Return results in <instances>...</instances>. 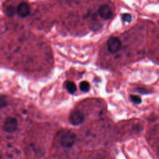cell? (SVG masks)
I'll use <instances>...</instances> for the list:
<instances>
[{"instance_id": "cell-9", "label": "cell", "mask_w": 159, "mask_h": 159, "mask_svg": "<svg viewBox=\"0 0 159 159\" xmlns=\"http://www.w3.org/2000/svg\"><path fill=\"white\" fill-rule=\"evenodd\" d=\"M16 9L14 6H9L6 9V14L7 16H8L9 17H12V16H14L15 13H16Z\"/></svg>"}, {"instance_id": "cell-10", "label": "cell", "mask_w": 159, "mask_h": 159, "mask_svg": "<svg viewBox=\"0 0 159 159\" xmlns=\"http://www.w3.org/2000/svg\"><path fill=\"white\" fill-rule=\"evenodd\" d=\"M130 98L133 102L137 105H139L142 102L141 98L139 96H137V95H131Z\"/></svg>"}, {"instance_id": "cell-4", "label": "cell", "mask_w": 159, "mask_h": 159, "mask_svg": "<svg viewBox=\"0 0 159 159\" xmlns=\"http://www.w3.org/2000/svg\"><path fill=\"white\" fill-rule=\"evenodd\" d=\"M83 114L79 110L73 111L69 116V121L74 125H78L84 121Z\"/></svg>"}, {"instance_id": "cell-1", "label": "cell", "mask_w": 159, "mask_h": 159, "mask_svg": "<svg viewBox=\"0 0 159 159\" xmlns=\"http://www.w3.org/2000/svg\"><path fill=\"white\" fill-rule=\"evenodd\" d=\"M76 140V134L72 131H67L62 136L60 139V143L63 147L70 148L75 144Z\"/></svg>"}, {"instance_id": "cell-8", "label": "cell", "mask_w": 159, "mask_h": 159, "mask_svg": "<svg viewBox=\"0 0 159 159\" xmlns=\"http://www.w3.org/2000/svg\"><path fill=\"white\" fill-rule=\"evenodd\" d=\"M80 89L83 92H88L90 89V85L86 81H83L80 83Z\"/></svg>"}, {"instance_id": "cell-12", "label": "cell", "mask_w": 159, "mask_h": 159, "mask_svg": "<svg viewBox=\"0 0 159 159\" xmlns=\"http://www.w3.org/2000/svg\"><path fill=\"white\" fill-rule=\"evenodd\" d=\"M7 101L4 97H0V108H5L7 106Z\"/></svg>"}, {"instance_id": "cell-7", "label": "cell", "mask_w": 159, "mask_h": 159, "mask_svg": "<svg viewBox=\"0 0 159 159\" xmlns=\"http://www.w3.org/2000/svg\"><path fill=\"white\" fill-rule=\"evenodd\" d=\"M66 88L67 89V91H69V93H70L72 94H74L77 91V89L75 83L72 81H69L66 82Z\"/></svg>"}, {"instance_id": "cell-3", "label": "cell", "mask_w": 159, "mask_h": 159, "mask_svg": "<svg viewBox=\"0 0 159 159\" xmlns=\"http://www.w3.org/2000/svg\"><path fill=\"white\" fill-rule=\"evenodd\" d=\"M18 127V122L17 119L14 117H9L5 120L3 126V129L6 133H13L17 130Z\"/></svg>"}, {"instance_id": "cell-6", "label": "cell", "mask_w": 159, "mask_h": 159, "mask_svg": "<svg viewBox=\"0 0 159 159\" xmlns=\"http://www.w3.org/2000/svg\"><path fill=\"white\" fill-rule=\"evenodd\" d=\"M16 11L18 12V15L22 18L28 16L30 13V7L29 5L25 2H22L20 4H19Z\"/></svg>"}, {"instance_id": "cell-2", "label": "cell", "mask_w": 159, "mask_h": 159, "mask_svg": "<svg viewBox=\"0 0 159 159\" xmlns=\"http://www.w3.org/2000/svg\"><path fill=\"white\" fill-rule=\"evenodd\" d=\"M107 46L108 51L111 54H116L119 52L122 47L121 42L119 39L117 37L112 36L109 38Z\"/></svg>"}, {"instance_id": "cell-13", "label": "cell", "mask_w": 159, "mask_h": 159, "mask_svg": "<svg viewBox=\"0 0 159 159\" xmlns=\"http://www.w3.org/2000/svg\"><path fill=\"white\" fill-rule=\"evenodd\" d=\"M137 91L139 92V93H142V94H145V93H147L148 92L147 91L146 89H144V88H137Z\"/></svg>"}, {"instance_id": "cell-5", "label": "cell", "mask_w": 159, "mask_h": 159, "mask_svg": "<svg viewBox=\"0 0 159 159\" xmlns=\"http://www.w3.org/2000/svg\"><path fill=\"white\" fill-rule=\"evenodd\" d=\"M98 13L101 18L106 20L110 19L113 15L112 10L106 5H103L99 8Z\"/></svg>"}, {"instance_id": "cell-11", "label": "cell", "mask_w": 159, "mask_h": 159, "mask_svg": "<svg viewBox=\"0 0 159 159\" xmlns=\"http://www.w3.org/2000/svg\"><path fill=\"white\" fill-rule=\"evenodd\" d=\"M122 19L124 22H130L132 20V16L130 14L125 13L122 15Z\"/></svg>"}]
</instances>
